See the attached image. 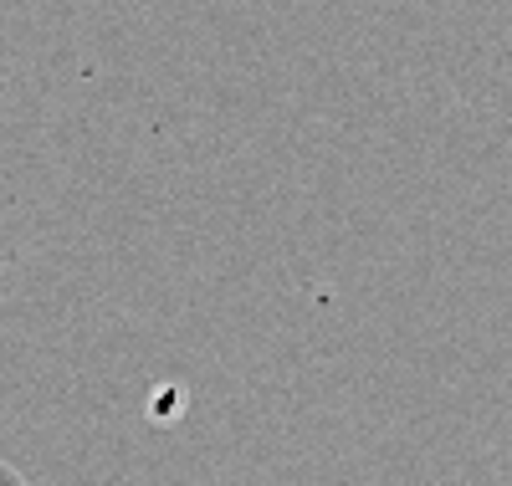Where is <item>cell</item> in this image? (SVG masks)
<instances>
[{
    "label": "cell",
    "mask_w": 512,
    "mask_h": 486,
    "mask_svg": "<svg viewBox=\"0 0 512 486\" xmlns=\"http://www.w3.org/2000/svg\"><path fill=\"white\" fill-rule=\"evenodd\" d=\"M0 486H26V481H21V476L6 466V461H0Z\"/></svg>",
    "instance_id": "6da1fadb"
}]
</instances>
